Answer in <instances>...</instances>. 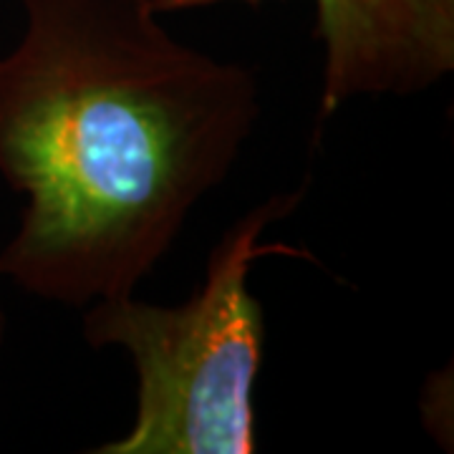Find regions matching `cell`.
Here are the masks:
<instances>
[{
  "label": "cell",
  "instance_id": "277c9868",
  "mask_svg": "<svg viewBox=\"0 0 454 454\" xmlns=\"http://www.w3.org/2000/svg\"><path fill=\"white\" fill-rule=\"evenodd\" d=\"M5 331H8V316L0 309V346H3V340H5Z\"/></svg>",
  "mask_w": 454,
  "mask_h": 454
},
{
  "label": "cell",
  "instance_id": "3957f363",
  "mask_svg": "<svg viewBox=\"0 0 454 454\" xmlns=\"http://www.w3.org/2000/svg\"><path fill=\"white\" fill-rule=\"evenodd\" d=\"M215 3L152 0L160 13ZM324 49L318 121L358 97H417L454 71V0H313Z\"/></svg>",
  "mask_w": 454,
  "mask_h": 454
},
{
  "label": "cell",
  "instance_id": "7a4b0ae2",
  "mask_svg": "<svg viewBox=\"0 0 454 454\" xmlns=\"http://www.w3.org/2000/svg\"><path fill=\"white\" fill-rule=\"evenodd\" d=\"M306 190L255 205L223 235L207 260L205 283L179 306L129 295L83 309L91 348L119 346L137 372V411L124 437L97 454H253V389L262 366L265 313L247 288L253 262L265 255L309 258L306 250L265 243V230L298 210Z\"/></svg>",
  "mask_w": 454,
  "mask_h": 454
},
{
  "label": "cell",
  "instance_id": "6da1fadb",
  "mask_svg": "<svg viewBox=\"0 0 454 454\" xmlns=\"http://www.w3.org/2000/svg\"><path fill=\"white\" fill-rule=\"evenodd\" d=\"M0 59V177L26 197L0 278L66 309L129 295L223 187L255 74L182 43L152 0H20Z\"/></svg>",
  "mask_w": 454,
  "mask_h": 454
}]
</instances>
